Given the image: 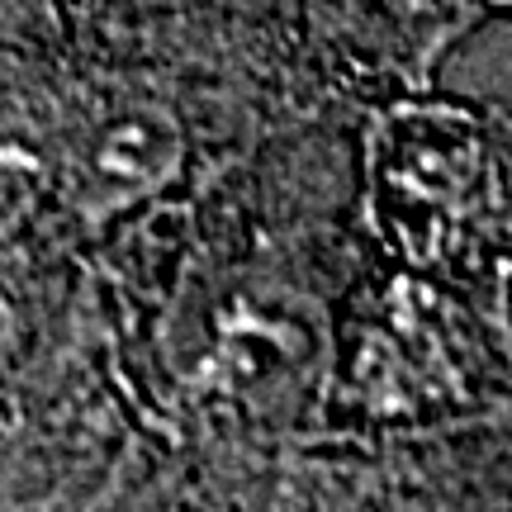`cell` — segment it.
<instances>
[{"label": "cell", "mask_w": 512, "mask_h": 512, "mask_svg": "<svg viewBox=\"0 0 512 512\" xmlns=\"http://www.w3.org/2000/svg\"><path fill=\"white\" fill-rule=\"evenodd\" d=\"M498 5H508V10H512V0H498Z\"/></svg>", "instance_id": "cell-1"}]
</instances>
